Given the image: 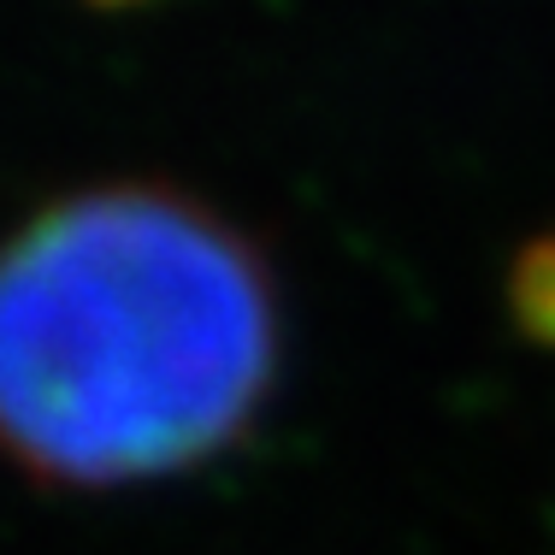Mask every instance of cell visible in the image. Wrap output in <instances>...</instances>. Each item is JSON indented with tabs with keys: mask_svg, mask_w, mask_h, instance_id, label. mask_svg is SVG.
Returning a JSON list of instances; mask_svg holds the SVG:
<instances>
[{
	"mask_svg": "<svg viewBox=\"0 0 555 555\" xmlns=\"http://www.w3.org/2000/svg\"><path fill=\"white\" fill-rule=\"evenodd\" d=\"M267 248L160 178L77 183L0 231V461L137 491L231 455L284 385Z\"/></svg>",
	"mask_w": 555,
	"mask_h": 555,
	"instance_id": "obj_1",
	"label": "cell"
},
{
	"mask_svg": "<svg viewBox=\"0 0 555 555\" xmlns=\"http://www.w3.org/2000/svg\"><path fill=\"white\" fill-rule=\"evenodd\" d=\"M508 313L532 343H550L555 349V231L532 236V243L514 255L508 272Z\"/></svg>",
	"mask_w": 555,
	"mask_h": 555,
	"instance_id": "obj_2",
	"label": "cell"
}]
</instances>
